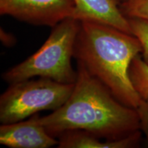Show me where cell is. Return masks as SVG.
Here are the masks:
<instances>
[{
    "label": "cell",
    "instance_id": "obj_6",
    "mask_svg": "<svg viewBox=\"0 0 148 148\" xmlns=\"http://www.w3.org/2000/svg\"><path fill=\"white\" fill-rule=\"evenodd\" d=\"M0 143L11 148H49L58 145V140L47 132L34 114L26 121L1 124Z\"/></svg>",
    "mask_w": 148,
    "mask_h": 148
},
{
    "label": "cell",
    "instance_id": "obj_8",
    "mask_svg": "<svg viewBox=\"0 0 148 148\" xmlns=\"http://www.w3.org/2000/svg\"><path fill=\"white\" fill-rule=\"evenodd\" d=\"M141 138L140 130L118 140H106L82 130H69L58 136L59 148H130L138 145Z\"/></svg>",
    "mask_w": 148,
    "mask_h": 148
},
{
    "label": "cell",
    "instance_id": "obj_7",
    "mask_svg": "<svg viewBox=\"0 0 148 148\" xmlns=\"http://www.w3.org/2000/svg\"><path fill=\"white\" fill-rule=\"evenodd\" d=\"M75 8L72 18L107 24L133 34L128 18L122 13L119 0H73ZM134 35V34H133Z\"/></svg>",
    "mask_w": 148,
    "mask_h": 148
},
{
    "label": "cell",
    "instance_id": "obj_14",
    "mask_svg": "<svg viewBox=\"0 0 148 148\" xmlns=\"http://www.w3.org/2000/svg\"><path fill=\"white\" fill-rule=\"evenodd\" d=\"M119 1H120V2L122 3V2H124V1H127V0H119Z\"/></svg>",
    "mask_w": 148,
    "mask_h": 148
},
{
    "label": "cell",
    "instance_id": "obj_3",
    "mask_svg": "<svg viewBox=\"0 0 148 148\" xmlns=\"http://www.w3.org/2000/svg\"><path fill=\"white\" fill-rule=\"evenodd\" d=\"M80 21L69 17L53 27L45 43L34 54L2 74L9 84L34 77L49 78L64 84H75L77 73L71 65L74 45Z\"/></svg>",
    "mask_w": 148,
    "mask_h": 148
},
{
    "label": "cell",
    "instance_id": "obj_5",
    "mask_svg": "<svg viewBox=\"0 0 148 148\" xmlns=\"http://www.w3.org/2000/svg\"><path fill=\"white\" fill-rule=\"evenodd\" d=\"M73 0H0V14L35 25L53 27L73 16Z\"/></svg>",
    "mask_w": 148,
    "mask_h": 148
},
{
    "label": "cell",
    "instance_id": "obj_4",
    "mask_svg": "<svg viewBox=\"0 0 148 148\" xmlns=\"http://www.w3.org/2000/svg\"><path fill=\"white\" fill-rule=\"evenodd\" d=\"M74 86L45 77L10 84L0 97V122L15 123L40 111L57 110L69 99Z\"/></svg>",
    "mask_w": 148,
    "mask_h": 148
},
{
    "label": "cell",
    "instance_id": "obj_11",
    "mask_svg": "<svg viewBox=\"0 0 148 148\" xmlns=\"http://www.w3.org/2000/svg\"><path fill=\"white\" fill-rule=\"evenodd\" d=\"M120 9L126 17L148 20V0H127L121 3Z\"/></svg>",
    "mask_w": 148,
    "mask_h": 148
},
{
    "label": "cell",
    "instance_id": "obj_10",
    "mask_svg": "<svg viewBox=\"0 0 148 148\" xmlns=\"http://www.w3.org/2000/svg\"><path fill=\"white\" fill-rule=\"evenodd\" d=\"M133 34L139 40L143 51V59L148 64V20L137 17H127Z\"/></svg>",
    "mask_w": 148,
    "mask_h": 148
},
{
    "label": "cell",
    "instance_id": "obj_12",
    "mask_svg": "<svg viewBox=\"0 0 148 148\" xmlns=\"http://www.w3.org/2000/svg\"><path fill=\"white\" fill-rule=\"evenodd\" d=\"M136 110L139 118L140 129L145 134L148 143V99H142Z\"/></svg>",
    "mask_w": 148,
    "mask_h": 148
},
{
    "label": "cell",
    "instance_id": "obj_13",
    "mask_svg": "<svg viewBox=\"0 0 148 148\" xmlns=\"http://www.w3.org/2000/svg\"><path fill=\"white\" fill-rule=\"evenodd\" d=\"M0 38L2 43L6 47H12L16 42L15 37L13 35L5 32L2 28H1L0 30Z\"/></svg>",
    "mask_w": 148,
    "mask_h": 148
},
{
    "label": "cell",
    "instance_id": "obj_9",
    "mask_svg": "<svg viewBox=\"0 0 148 148\" xmlns=\"http://www.w3.org/2000/svg\"><path fill=\"white\" fill-rule=\"evenodd\" d=\"M129 75L134 89L140 98L148 99V64L139 55L136 56L131 62Z\"/></svg>",
    "mask_w": 148,
    "mask_h": 148
},
{
    "label": "cell",
    "instance_id": "obj_1",
    "mask_svg": "<svg viewBox=\"0 0 148 148\" xmlns=\"http://www.w3.org/2000/svg\"><path fill=\"white\" fill-rule=\"evenodd\" d=\"M73 92L60 108L37 121L55 138L69 130H82L105 140H118L140 130L135 108L122 103L82 62L77 64Z\"/></svg>",
    "mask_w": 148,
    "mask_h": 148
},
{
    "label": "cell",
    "instance_id": "obj_2",
    "mask_svg": "<svg viewBox=\"0 0 148 148\" xmlns=\"http://www.w3.org/2000/svg\"><path fill=\"white\" fill-rule=\"evenodd\" d=\"M143 48L134 35L107 24L80 21L73 58L103 83L120 102L136 109L141 98L129 75L133 59Z\"/></svg>",
    "mask_w": 148,
    "mask_h": 148
}]
</instances>
